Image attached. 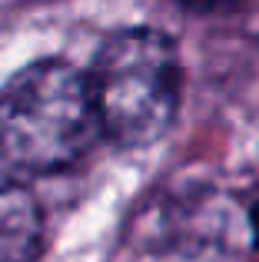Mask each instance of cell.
<instances>
[{"mask_svg": "<svg viewBox=\"0 0 259 262\" xmlns=\"http://www.w3.org/2000/svg\"><path fill=\"white\" fill-rule=\"evenodd\" d=\"M176 4L193 13H213V10H226V7L240 4V0H176Z\"/></svg>", "mask_w": 259, "mask_h": 262, "instance_id": "obj_4", "label": "cell"}, {"mask_svg": "<svg viewBox=\"0 0 259 262\" xmlns=\"http://www.w3.org/2000/svg\"><path fill=\"white\" fill-rule=\"evenodd\" d=\"M97 136L90 80L67 60H37L0 90V163L13 173H60Z\"/></svg>", "mask_w": 259, "mask_h": 262, "instance_id": "obj_1", "label": "cell"}, {"mask_svg": "<svg viewBox=\"0 0 259 262\" xmlns=\"http://www.w3.org/2000/svg\"><path fill=\"white\" fill-rule=\"evenodd\" d=\"M100 133L120 146H149L176 120L183 90L180 50L153 27L120 30L87 73Z\"/></svg>", "mask_w": 259, "mask_h": 262, "instance_id": "obj_2", "label": "cell"}, {"mask_svg": "<svg viewBox=\"0 0 259 262\" xmlns=\"http://www.w3.org/2000/svg\"><path fill=\"white\" fill-rule=\"evenodd\" d=\"M44 249V212L27 183L0 173V262H37Z\"/></svg>", "mask_w": 259, "mask_h": 262, "instance_id": "obj_3", "label": "cell"}]
</instances>
